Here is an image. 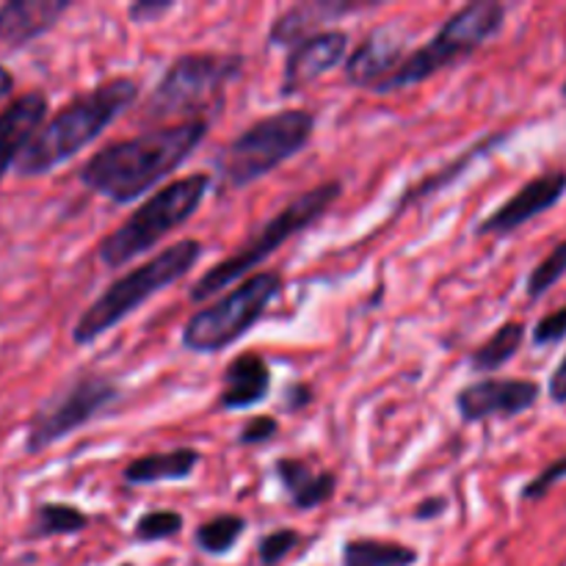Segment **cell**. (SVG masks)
Masks as SVG:
<instances>
[{"instance_id": "obj_1", "label": "cell", "mask_w": 566, "mask_h": 566, "mask_svg": "<svg viewBox=\"0 0 566 566\" xmlns=\"http://www.w3.org/2000/svg\"><path fill=\"white\" fill-rule=\"evenodd\" d=\"M208 133L210 119L199 116L142 136L111 142L83 164L77 180L114 205L136 202L171 171L180 169L202 147Z\"/></svg>"}, {"instance_id": "obj_2", "label": "cell", "mask_w": 566, "mask_h": 566, "mask_svg": "<svg viewBox=\"0 0 566 566\" xmlns=\"http://www.w3.org/2000/svg\"><path fill=\"white\" fill-rule=\"evenodd\" d=\"M138 81L133 77H111L92 92L77 94L59 114L44 119L36 136L31 138L22 155L17 158L14 171L20 177L50 175L55 166L75 158L83 147L97 142L125 111L136 105Z\"/></svg>"}, {"instance_id": "obj_3", "label": "cell", "mask_w": 566, "mask_h": 566, "mask_svg": "<svg viewBox=\"0 0 566 566\" xmlns=\"http://www.w3.org/2000/svg\"><path fill=\"white\" fill-rule=\"evenodd\" d=\"M205 247L202 241H177L171 247H166L164 252H158L155 258H149L144 265L127 271L125 276H119L116 282H111L92 304L81 313V318L72 326V343L75 346H88V343L99 340L103 335H108L114 326H119L127 315L136 313L142 304H147L149 298L158 296L160 291L171 287L175 282H180L193 265L202 260Z\"/></svg>"}, {"instance_id": "obj_4", "label": "cell", "mask_w": 566, "mask_h": 566, "mask_svg": "<svg viewBox=\"0 0 566 566\" xmlns=\"http://www.w3.org/2000/svg\"><path fill=\"white\" fill-rule=\"evenodd\" d=\"M210 182H213L210 175L197 171V175L180 177V180L158 188L147 202L138 205L114 232H108L99 241V263L105 269H122V265L147 254L153 247H158L166 235L180 230L202 208Z\"/></svg>"}, {"instance_id": "obj_5", "label": "cell", "mask_w": 566, "mask_h": 566, "mask_svg": "<svg viewBox=\"0 0 566 566\" xmlns=\"http://www.w3.org/2000/svg\"><path fill=\"white\" fill-rule=\"evenodd\" d=\"M343 182L340 180H326L321 186L310 188V191L298 193L287 208H282L252 241L243 249H238L235 254H230L227 260H221L219 265H213L210 271H205L193 287L188 291L191 302H208L216 293L227 291V287L235 285L238 280H247L258 265H263L265 260L274 252H280L291 238H296L298 232L310 230L332 205L340 199Z\"/></svg>"}, {"instance_id": "obj_6", "label": "cell", "mask_w": 566, "mask_h": 566, "mask_svg": "<svg viewBox=\"0 0 566 566\" xmlns=\"http://www.w3.org/2000/svg\"><path fill=\"white\" fill-rule=\"evenodd\" d=\"M315 130V114L307 108H287L254 122L238 133L216 158L221 188H247L263 180L282 164L302 153Z\"/></svg>"}, {"instance_id": "obj_7", "label": "cell", "mask_w": 566, "mask_h": 566, "mask_svg": "<svg viewBox=\"0 0 566 566\" xmlns=\"http://www.w3.org/2000/svg\"><path fill=\"white\" fill-rule=\"evenodd\" d=\"M506 11V6L497 3V0H473V3L462 6L457 14H451L442 22L440 31L423 48L409 53L403 59V64L387 81H381L374 92L390 94L409 86H418V83L434 77L437 72L453 66L457 61H464L481 44H486L503 31Z\"/></svg>"}, {"instance_id": "obj_8", "label": "cell", "mask_w": 566, "mask_h": 566, "mask_svg": "<svg viewBox=\"0 0 566 566\" xmlns=\"http://www.w3.org/2000/svg\"><path fill=\"white\" fill-rule=\"evenodd\" d=\"M243 55L238 53H186L177 55L158 86L147 99L149 119L186 114L199 119V114L224 105V92L243 72Z\"/></svg>"}, {"instance_id": "obj_9", "label": "cell", "mask_w": 566, "mask_h": 566, "mask_svg": "<svg viewBox=\"0 0 566 566\" xmlns=\"http://www.w3.org/2000/svg\"><path fill=\"white\" fill-rule=\"evenodd\" d=\"M282 291L280 271H260L238 282L230 293L216 298L210 307L197 310L182 326L180 343L191 354H216L241 340L265 315Z\"/></svg>"}, {"instance_id": "obj_10", "label": "cell", "mask_w": 566, "mask_h": 566, "mask_svg": "<svg viewBox=\"0 0 566 566\" xmlns=\"http://www.w3.org/2000/svg\"><path fill=\"white\" fill-rule=\"evenodd\" d=\"M122 401V387L103 374H75L42 401L25 431V453H42L94 423Z\"/></svg>"}, {"instance_id": "obj_11", "label": "cell", "mask_w": 566, "mask_h": 566, "mask_svg": "<svg viewBox=\"0 0 566 566\" xmlns=\"http://www.w3.org/2000/svg\"><path fill=\"white\" fill-rule=\"evenodd\" d=\"M539 392V385L531 379H481L459 390L457 409L464 423L517 418V415L536 407Z\"/></svg>"}, {"instance_id": "obj_12", "label": "cell", "mask_w": 566, "mask_h": 566, "mask_svg": "<svg viewBox=\"0 0 566 566\" xmlns=\"http://www.w3.org/2000/svg\"><path fill=\"white\" fill-rule=\"evenodd\" d=\"M412 33L398 22L390 25H376L368 36L363 39L357 50L346 59L343 75L352 86L374 92L381 81L392 75L407 59V44Z\"/></svg>"}, {"instance_id": "obj_13", "label": "cell", "mask_w": 566, "mask_h": 566, "mask_svg": "<svg viewBox=\"0 0 566 566\" xmlns=\"http://www.w3.org/2000/svg\"><path fill=\"white\" fill-rule=\"evenodd\" d=\"M566 193V171H545V175L534 177L531 182H525L517 193L506 199L497 210H492L475 232L479 235H509V232L520 230L528 221H534L536 216L547 213L551 208H556Z\"/></svg>"}, {"instance_id": "obj_14", "label": "cell", "mask_w": 566, "mask_h": 566, "mask_svg": "<svg viewBox=\"0 0 566 566\" xmlns=\"http://www.w3.org/2000/svg\"><path fill=\"white\" fill-rule=\"evenodd\" d=\"M348 53V33L340 28L332 31H321L315 36L304 39V42L293 44L291 53L285 59V72H282L280 92L285 97L302 92L304 86L318 81L329 70H335Z\"/></svg>"}, {"instance_id": "obj_15", "label": "cell", "mask_w": 566, "mask_h": 566, "mask_svg": "<svg viewBox=\"0 0 566 566\" xmlns=\"http://www.w3.org/2000/svg\"><path fill=\"white\" fill-rule=\"evenodd\" d=\"M379 6L381 3H368V0H302V3L285 9L271 22L269 42L276 44V48H282V44L293 48V44L321 33L326 22L359 14V11L379 9Z\"/></svg>"}, {"instance_id": "obj_16", "label": "cell", "mask_w": 566, "mask_h": 566, "mask_svg": "<svg viewBox=\"0 0 566 566\" xmlns=\"http://www.w3.org/2000/svg\"><path fill=\"white\" fill-rule=\"evenodd\" d=\"M50 111L48 94L33 88V92L20 94L11 99L3 111H0V182H3L6 171L14 169L17 158L22 149L31 144L39 127L44 125Z\"/></svg>"}, {"instance_id": "obj_17", "label": "cell", "mask_w": 566, "mask_h": 566, "mask_svg": "<svg viewBox=\"0 0 566 566\" xmlns=\"http://www.w3.org/2000/svg\"><path fill=\"white\" fill-rule=\"evenodd\" d=\"M72 6V0H9L0 6V44L11 50L28 48L53 31Z\"/></svg>"}, {"instance_id": "obj_18", "label": "cell", "mask_w": 566, "mask_h": 566, "mask_svg": "<svg viewBox=\"0 0 566 566\" xmlns=\"http://www.w3.org/2000/svg\"><path fill=\"white\" fill-rule=\"evenodd\" d=\"M271 392V365L263 354L243 352L232 359L221 376L219 409L241 412L263 403Z\"/></svg>"}, {"instance_id": "obj_19", "label": "cell", "mask_w": 566, "mask_h": 566, "mask_svg": "<svg viewBox=\"0 0 566 566\" xmlns=\"http://www.w3.org/2000/svg\"><path fill=\"white\" fill-rule=\"evenodd\" d=\"M274 473L296 512H313L335 497L337 475L332 470H313L304 459H276Z\"/></svg>"}, {"instance_id": "obj_20", "label": "cell", "mask_w": 566, "mask_h": 566, "mask_svg": "<svg viewBox=\"0 0 566 566\" xmlns=\"http://www.w3.org/2000/svg\"><path fill=\"white\" fill-rule=\"evenodd\" d=\"M202 453L197 448H171V451L144 453V457L133 459L125 470H122V481L130 486H153L164 484V481H188L197 473Z\"/></svg>"}, {"instance_id": "obj_21", "label": "cell", "mask_w": 566, "mask_h": 566, "mask_svg": "<svg viewBox=\"0 0 566 566\" xmlns=\"http://www.w3.org/2000/svg\"><path fill=\"white\" fill-rule=\"evenodd\" d=\"M418 558L415 547L387 539H348L340 551V566H415Z\"/></svg>"}, {"instance_id": "obj_22", "label": "cell", "mask_w": 566, "mask_h": 566, "mask_svg": "<svg viewBox=\"0 0 566 566\" xmlns=\"http://www.w3.org/2000/svg\"><path fill=\"white\" fill-rule=\"evenodd\" d=\"M88 514L72 503L44 501L33 509L28 523V539H53V536H75L88 528Z\"/></svg>"}, {"instance_id": "obj_23", "label": "cell", "mask_w": 566, "mask_h": 566, "mask_svg": "<svg viewBox=\"0 0 566 566\" xmlns=\"http://www.w3.org/2000/svg\"><path fill=\"white\" fill-rule=\"evenodd\" d=\"M525 343V324L520 321H509L501 329H495V335L490 340L481 343L473 354H470V370L481 376H490L495 370H501L503 365L512 363L517 357V352Z\"/></svg>"}, {"instance_id": "obj_24", "label": "cell", "mask_w": 566, "mask_h": 566, "mask_svg": "<svg viewBox=\"0 0 566 566\" xmlns=\"http://www.w3.org/2000/svg\"><path fill=\"white\" fill-rule=\"evenodd\" d=\"M506 138H509V133H495V136L481 138V142L475 144L473 149H468V153L459 155L457 160H451V164H448L446 169L437 171V175H431L429 180L420 182L418 188H412V191L403 193V197H401V205H398V210L407 208V205H412V202H420V199H426V197H429V193L442 191V188H446V186H451V182H453V180H459V177H462L464 171H468L470 166L475 164V160L484 158V155H486V153H492V149H495V147H501V144L506 142Z\"/></svg>"}, {"instance_id": "obj_25", "label": "cell", "mask_w": 566, "mask_h": 566, "mask_svg": "<svg viewBox=\"0 0 566 566\" xmlns=\"http://www.w3.org/2000/svg\"><path fill=\"white\" fill-rule=\"evenodd\" d=\"M243 531H247V520L241 514H216L199 525L193 542L208 556H227L238 545Z\"/></svg>"}, {"instance_id": "obj_26", "label": "cell", "mask_w": 566, "mask_h": 566, "mask_svg": "<svg viewBox=\"0 0 566 566\" xmlns=\"http://www.w3.org/2000/svg\"><path fill=\"white\" fill-rule=\"evenodd\" d=\"M186 525V517L175 509H155V512H144L133 525V539L136 542H164L177 536Z\"/></svg>"}, {"instance_id": "obj_27", "label": "cell", "mask_w": 566, "mask_h": 566, "mask_svg": "<svg viewBox=\"0 0 566 566\" xmlns=\"http://www.w3.org/2000/svg\"><path fill=\"white\" fill-rule=\"evenodd\" d=\"M564 274H566V241L556 243V247L551 249V254H547V258L542 260L534 271H531L528 285H525L528 287L531 302H536V298L545 296V293L551 291V287L556 285Z\"/></svg>"}, {"instance_id": "obj_28", "label": "cell", "mask_w": 566, "mask_h": 566, "mask_svg": "<svg viewBox=\"0 0 566 566\" xmlns=\"http://www.w3.org/2000/svg\"><path fill=\"white\" fill-rule=\"evenodd\" d=\"M302 545V534L293 528H276L258 542V558L263 566H276L285 562Z\"/></svg>"}, {"instance_id": "obj_29", "label": "cell", "mask_w": 566, "mask_h": 566, "mask_svg": "<svg viewBox=\"0 0 566 566\" xmlns=\"http://www.w3.org/2000/svg\"><path fill=\"white\" fill-rule=\"evenodd\" d=\"M280 434V420L274 415H258V418H249L243 423L241 434H238V446L241 448H258L271 442Z\"/></svg>"}, {"instance_id": "obj_30", "label": "cell", "mask_w": 566, "mask_h": 566, "mask_svg": "<svg viewBox=\"0 0 566 566\" xmlns=\"http://www.w3.org/2000/svg\"><path fill=\"white\" fill-rule=\"evenodd\" d=\"M564 479H566V457L547 464L536 479H531L528 484L523 486V501H542V497H545L553 486H558V481Z\"/></svg>"}, {"instance_id": "obj_31", "label": "cell", "mask_w": 566, "mask_h": 566, "mask_svg": "<svg viewBox=\"0 0 566 566\" xmlns=\"http://www.w3.org/2000/svg\"><path fill=\"white\" fill-rule=\"evenodd\" d=\"M531 337H534V346H539V348H547V346H556V343H562L566 337V307L556 310V313H551V315H545V318H542L539 324L534 326Z\"/></svg>"}, {"instance_id": "obj_32", "label": "cell", "mask_w": 566, "mask_h": 566, "mask_svg": "<svg viewBox=\"0 0 566 566\" xmlns=\"http://www.w3.org/2000/svg\"><path fill=\"white\" fill-rule=\"evenodd\" d=\"M171 9H175V0H138L127 9V14L133 22H155Z\"/></svg>"}, {"instance_id": "obj_33", "label": "cell", "mask_w": 566, "mask_h": 566, "mask_svg": "<svg viewBox=\"0 0 566 566\" xmlns=\"http://www.w3.org/2000/svg\"><path fill=\"white\" fill-rule=\"evenodd\" d=\"M310 403H313V387H310V385H302V381H298V385H291L285 390V409H287V412H298V409L310 407Z\"/></svg>"}, {"instance_id": "obj_34", "label": "cell", "mask_w": 566, "mask_h": 566, "mask_svg": "<svg viewBox=\"0 0 566 566\" xmlns=\"http://www.w3.org/2000/svg\"><path fill=\"white\" fill-rule=\"evenodd\" d=\"M448 509V501L446 497H426V501H420L418 506H415V520H434L440 517V514H446Z\"/></svg>"}, {"instance_id": "obj_35", "label": "cell", "mask_w": 566, "mask_h": 566, "mask_svg": "<svg viewBox=\"0 0 566 566\" xmlns=\"http://www.w3.org/2000/svg\"><path fill=\"white\" fill-rule=\"evenodd\" d=\"M547 392H551L553 403H566V357L562 359V365L553 370L551 385H547Z\"/></svg>"}, {"instance_id": "obj_36", "label": "cell", "mask_w": 566, "mask_h": 566, "mask_svg": "<svg viewBox=\"0 0 566 566\" xmlns=\"http://www.w3.org/2000/svg\"><path fill=\"white\" fill-rule=\"evenodd\" d=\"M11 92H14V75L0 64V103H3Z\"/></svg>"}, {"instance_id": "obj_37", "label": "cell", "mask_w": 566, "mask_h": 566, "mask_svg": "<svg viewBox=\"0 0 566 566\" xmlns=\"http://www.w3.org/2000/svg\"><path fill=\"white\" fill-rule=\"evenodd\" d=\"M562 94H564V97H566V83H564V88H562Z\"/></svg>"}, {"instance_id": "obj_38", "label": "cell", "mask_w": 566, "mask_h": 566, "mask_svg": "<svg viewBox=\"0 0 566 566\" xmlns=\"http://www.w3.org/2000/svg\"><path fill=\"white\" fill-rule=\"evenodd\" d=\"M119 566H136V564H119Z\"/></svg>"}]
</instances>
